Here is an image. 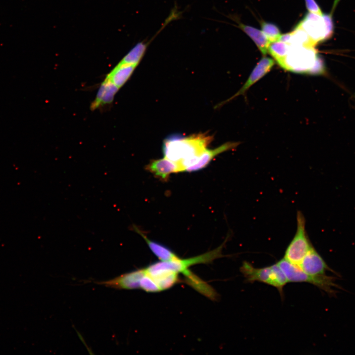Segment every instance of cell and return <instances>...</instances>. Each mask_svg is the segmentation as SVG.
<instances>
[{
    "instance_id": "23",
    "label": "cell",
    "mask_w": 355,
    "mask_h": 355,
    "mask_svg": "<svg viewBox=\"0 0 355 355\" xmlns=\"http://www.w3.org/2000/svg\"><path fill=\"white\" fill-rule=\"evenodd\" d=\"M306 5L309 12L322 15V12L320 6L315 0H305Z\"/></svg>"
},
{
    "instance_id": "11",
    "label": "cell",
    "mask_w": 355,
    "mask_h": 355,
    "mask_svg": "<svg viewBox=\"0 0 355 355\" xmlns=\"http://www.w3.org/2000/svg\"><path fill=\"white\" fill-rule=\"evenodd\" d=\"M274 64L273 59L267 57H263L257 63L242 88L227 101L246 93L252 85L266 75L272 69Z\"/></svg>"
},
{
    "instance_id": "2",
    "label": "cell",
    "mask_w": 355,
    "mask_h": 355,
    "mask_svg": "<svg viewBox=\"0 0 355 355\" xmlns=\"http://www.w3.org/2000/svg\"><path fill=\"white\" fill-rule=\"evenodd\" d=\"M226 242L217 248L200 255L188 258H181L178 256L175 258L167 261H158L150 264L148 267L150 269H166L181 273L184 277L185 283L196 290L202 289L205 282L189 270V267L200 263H210L214 259L224 257L222 250Z\"/></svg>"
},
{
    "instance_id": "10",
    "label": "cell",
    "mask_w": 355,
    "mask_h": 355,
    "mask_svg": "<svg viewBox=\"0 0 355 355\" xmlns=\"http://www.w3.org/2000/svg\"><path fill=\"white\" fill-rule=\"evenodd\" d=\"M145 170L163 181H167L171 174L180 172L178 164L166 157L151 160L146 165Z\"/></svg>"
},
{
    "instance_id": "5",
    "label": "cell",
    "mask_w": 355,
    "mask_h": 355,
    "mask_svg": "<svg viewBox=\"0 0 355 355\" xmlns=\"http://www.w3.org/2000/svg\"><path fill=\"white\" fill-rule=\"evenodd\" d=\"M277 264L285 275L288 282L310 283L331 295L335 293L333 287H339L335 283L334 277L325 275H308L303 271L298 265L290 262L284 258L280 260Z\"/></svg>"
},
{
    "instance_id": "8",
    "label": "cell",
    "mask_w": 355,
    "mask_h": 355,
    "mask_svg": "<svg viewBox=\"0 0 355 355\" xmlns=\"http://www.w3.org/2000/svg\"><path fill=\"white\" fill-rule=\"evenodd\" d=\"M298 266L305 273L312 276L325 275L327 271H333L313 247Z\"/></svg>"
},
{
    "instance_id": "16",
    "label": "cell",
    "mask_w": 355,
    "mask_h": 355,
    "mask_svg": "<svg viewBox=\"0 0 355 355\" xmlns=\"http://www.w3.org/2000/svg\"><path fill=\"white\" fill-rule=\"evenodd\" d=\"M137 66L136 65L119 62L106 78L119 88L128 80Z\"/></svg>"
},
{
    "instance_id": "15",
    "label": "cell",
    "mask_w": 355,
    "mask_h": 355,
    "mask_svg": "<svg viewBox=\"0 0 355 355\" xmlns=\"http://www.w3.org/2000/svg\"><path fill=\"white\" fill-rule=\"evenodd\" d=\"M118 89L119 88L112 82L105 78L100 87L94 102L91 106L92 109L110 104Z\"/></svg>"
},
{
    "instance_id": "20",
    "label": "cell",
    "mask_w": 355,
    "mask_h": 355,
    "mask_svg": "<svg viewBox=\"0 0 355 355\" xmlns=\"http://www.w3.org/2000/svg\"><path fill=\"white\" fill-rule=\"evenodd\" d=\"M261 29L270 43L279 40L281 34L280 30L275 25L264 22L261 24Z\"/></svg>"
},
{
    "instance_id": "22",
    "label": "cell",
    "mask_w": 355,
    "mask_h": 355,
    "mask_svg": "<svg viewBox=\"0 0 355 355\" xmlns=\"http://www.w3.org/2000/svg\"><path fill=\"white\" fill-rule=\"evenodd\" d=\"M332 13V12L329 14L323 13L322 15L326 30V39L330 38L333 33L334 26Z\"/></svg>"
},
{
    "instance_id": "7",
    "label": "cell",
    "mask_w": 355,
    "mask_h": 355,
    "mask_svg": "<svg viewBox=\"0 0 355 355\" xmlns=\"http://www.w3.org/2000/svg\"><path fill=\"white\" fill-rule=\"evenodd\" d=\"M297 26L303 29L316 44L326 40V30L322 15L309 12Z\"/></svg>"
},
{
    "instance_id": "1",
    "label": "cell",
    "mask_w": 355,
    "mask_h": 355,
    "mask_svg": "<svg viewBox=\"0 0 355 355\" xmlns=\"http://www.w3.org/2000/svg\"><path fill=\"white\" fill-rule=\"evenodd\" d=\"M213 139L212 136L206 133L170 136L164 141L163 152L165 157L178 164L180 172L185 171L197 163Z\"/></svg>"
},
{
    "instance_id": "18",
    "label": "cell",
    "mask_w": 355,
    "mask_h": 355,
    "mask_svg": "<svg viewBox=\"0 0 355 355\" xmlns=\"http://www.w3.org/2000/svg\"><path fill=\"white\" fill-rule=\"evenodd\" d=\"M290 38L287 43L289 45L309 47H315L316 45L311 39L307 33L298 26H296L294 30L290 32Z\"/></svg>"
},
{
    "instance_id": "9",
    "label": "cell",
    "mask_w": 355,
    "mask_h": 355,
    "mask_svg": "<svg viewBox=\"0 0 355 355\" xmlns=\"http://www.w3.org/2000/svg\"><path fill=\"white\" fill-rule=\"evenodd\" d=\"M144 273V268H141L98 284L116 289H138L140 288V282Z\"/></svg>"
},
{
    "instance_id": "21",
    "label": "cell",
    "mask_w": 355,
    "mask_h": 355,
    "mask_svg": "<svg viewBox=\"0 0 355 355\" xmlns=\"http://www.w3.org/2000/svg\"><path fill=\"white\" fill-rule=\"evenodd\" d=\"M140 288L147 292H158L161 291L158 286L153 279L146 273L145 271L140 282Z\"/></svg>"
},
{
    "instance_id": "14",
    "label": "cell",
    "mask_w": 355,
    "mask_h": 355,
    "mask_svg": "<svg viewBox=\"0 0 355 355\" xmlns=\"http://www.w3.org/2000/svg\"><path fill=\"white\" fill-rule=\"evenodd\" d=\"M132 229L143 238L150 249L160 261H170L178 256L174 251L165 246L148 239L144 232L137 226L134 225Z\"/></svg>"
},
{
    "instance_id": "19",
    "label": "cell",
    "mask_w": 355,
    "mask_h": 355,
    "mask_svg": "<svg viewBox=\"0 0 355 355\" xmlns=\"http://www.w3.org/2000/svg\"><path fill=\"white\" fill-rule=\"evenodd\" d=\"M289 49V45L281 41H277L270 44L268 51L280 65L286 56Z\"/></svg>"
},
{
    "instance_id": "4",
    "label": "cell",
    "mask_w": 355,
    "mask_h": 355,
    "mask_svg": "<svg viewBox=\"0 0 355 355\" xmlns=\"http://www.w3.org/2000/svg\"><path fill=\"white\" fill-rule=\"evenodd\" d=\"M240 271L246 282H259L271 285L278 290L281 297L283 296L284 288L288 281L277 263L263 268H256L245 261L240 267Z\"/></svg>"
},
{
    "instance_id": "6",
    "label": "cell",
    "mask_w": 355,
    "mask_h": 355,
    "mask_svg": "<svg viewBox=\"0 0 355 355\" xmlns=\"http://www.w3.org/2000/svg\"><path fill=\"white\" fill-rule=\"evenodd\" d=\"M296 220V233L285 250L284 258L298 265L313 246L306 233L305 217L300 211L297 213Z\"/></svg>"
},
{
    "instance_id": "17",
    "label": "cell",
    "mask_w": 355,
    "mask_h": 355,
    "mask_svg": "<svg viewBox=\"0 0 355 355\" xmlns=\"http://www.w3.org/2000/svg\"><path fill=\"white\" fill-rule=\"evenodd\" d=\"M239 26L253 40L263 55H266L268 51L270 42L268 40L262 31L243 24H240Z\"/></svg>"
},
{
    "instance_id": "13",
    "label": "cell",
    "mask_w": 355,
    "mask_h": 355,
    "mask_svg": "<svg viewBox=\"0 0 355 355\" xmlns=\"http://www.w3.org/2000/svg\"><path fill=\"white\" fill-rule=\"evenodd\" d=\"M240 144L238 142H227L213 149H206L200 156L197 163L186 169L185 171L191 172L199 171L206 167L217 155L232 149Z\"/></svg>"
},
{
    "instance_id": "3",
    "label": "cell",
    "mask_w": 355,
    "mask_h": 355,
    "mask_svg": "<svg viewBox=\"0 0 355 355\" xmlns=\"http://www.w3.org/2000/svg\"><path fill=\"white\" fill-rule=\"evenodd\" d=\"M280 65L295 72L322 74L324 71L323 61L315 47L289 45L287 54Z\"/></svg>"
},
{
    "instance_id": "12",
    "label": "cell",
    "mask_w": 355,
    "mask_h": 355,
    "mask_svg": "<svg viewBox=\"0 0 355 355\" xmlns=\"http://www.w3.org/2000/svg\"><path fill=\"white\" fill-rule=\"evenodd\" d=\"M145 271L154 281L161 291L170 288L181 282L178 273L166 269H150L147 266Z\"/></svg>"
}]
</instances>
